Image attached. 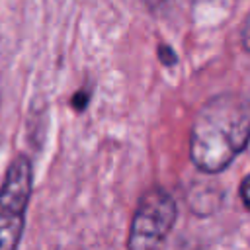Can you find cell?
I'll use <instances>...</instances> for the list:
<instances>
[{
	"instance_id": "obj_4",
	"label": "cell",
	"mask_w": 250,
	"mask_h": 250,
	"mask_svg": "<svg viewBox=\"0 0 250 250\" xmlns=\"http://www.w3.org/2000/svg\"><path fill=\"white\" fill-rule=\"evenodd\" d=\"M158 59L162 61V64H166V66H172V64H176V53L172 51V47H168V45H158Z\"/></svg>"
},
{
	"instance_id": "obj_6",
	"label": "cell",
	"mask_w": 250,
	"mask_h": 250,
	"mask_svg": "<svg viewBox=\"0 0 250 250\" xmlns=\"http://www.w3.org/2000/svg\"><path fill=\"white\" fill-rule=\"evenodd\" d=\"M240 37H242V47L250 53V12L242 23V31H240Z\"/></svg>"
},
{
	"instance_id": "obj_3",
	"label": "cell",
	"mask_w": 250,
	"mask_h": 250,
	"mask_svg": "<svg viewBox=\"0 0 250 250\" xmlns=\"http://www.w3.org/2000/svg\"><path fill=\"white\" fill-rule=\"evenodd\" d=\"M178 217L174 197L162 188L146 189L135 207L127 250H158Z\"/></svg>"
},
{
	"instance_id": "obj_2",
	"label": "cell",
	"mask_w": 250,
	"mask_h": 250,
	"mask_svg": "<svg viewBox=\"0 0 250 250\" xmlns=\"http://www.w3.org/2000/svg\"><path fill=\"white\" fill-rule=\"evenodd\" d=\"M33 191V168L25 154H18L0 186V250H18Z\"/></svg>"
},
{
	"instance_id": "obj_1",
	"label": "cell",
	"mask_w": 250,
	"mask_h": 250,
	"mask_svg": "<svg viewBox=\"0 0 250 250\" xmlns=\"http://www.w3.org/2000/svg\"><path fill=\"white\" fill-rule=\"evenodd\" d=\"M250 141V100L225 92L207 100L197 111L189 135V158L197 170H225Z\"/></svg>"
},
{
	"instance_id": "obj_7",
	"label": "cell",
	"mask_w": 250,
	"mask_h": 250,
	"mask_svg": "<svg viewBox=\"0 0 250 250\" xmlns=\"http://www.w3.org/2000/svg\"><path fill=\"white\" fill-rule=\"evenodd\" d=\"M160 2H162V0H145V4H146V6H150V8H156Z\"/></svg>"
},
{
	"instance_id": "obj_5",
	"label": "cell",
	"mask_w": 250,
	"mask_h": 250,
	"mask_svg": "<svg viewBox=\"0 0 250 250\" xmlns=\"http://www.w3.org/2000/svg\"><path fill=\"white\" fill-rule=\"evenodd\" d=\"M238 193H240V199H242L244 207L250 211V174L240 182V189H238Z\"/></svg>"
}]
</instances>
